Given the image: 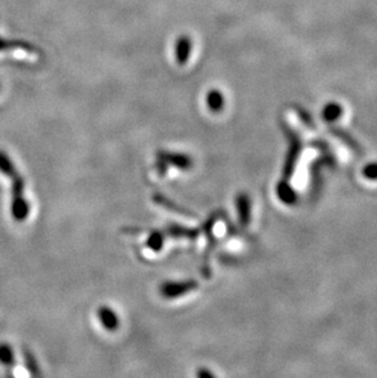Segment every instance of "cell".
<instances>
[{"instance_id": "cell-7", "label": "cell", "mask_w": 377, "mask_h": 378, "mask_svg": "<svg viewBox=\"0 0 377 378\" xmlns=\"http://www.w3.org/2000/svg\"><path fill=\"white\" fill-rule=\"evenodd\" d=\"M0 364L8 370L13 369L15 364H16L14 350L8 343H1L0 344Z\"/></svg>"}, {"instance_id": "cell-10", "label": "cell", "mask_w": 377, "mask_h": 378, "mask_svg": "<svg viewBox=\"0 0 377 378\" xmlns=\"http://www.w3.org/2000/svg\"><path fill=\"white\" fill-rule=\"evenodd\" d=\"M146 244H147L149 249L154 250V251L157 252V251L162 249V246L164 244L163 233L162 231H154V233H151Z\"/></svg>"}, {"instance_id": "cell-4", "label": "cell", "mask_w": 377, "mask_h": 378, "mask_svg": "<svg viewBox=\"0 0 377 378\" xmlns=\"http://www.w3.org/2000/svg\"><path fill=\"white\" fill-rule=\"evenodd\" d=\"M97 316L103 327L107 331H111V332L117 331V328L119 327V319H118L117 314L109 306H101L98 309Z\"/></svg>"}, {"instance_id": "cell-13", "label": "cell", "mask_w": 377, "mask_h": 378, "mask_svg": "<svg viewBox=\"0 0 377 378\" xmlns=\"http://www.w3.org/2000/svg\"><path fill=\"white\" fill-rule=\"evenodd\" d=\"M197 376L199 377H214V374L210 372L207 369H201L200 371H197Z\"/></svg>"}, {"instance_id": "cell-2", "label": "cell", "mask_w": 377, "mask_h": 378, "mask_svg": "<svg viewBox=\"0 0 377 378\" xmlns=\"http://www.w3.org/2000/svg\"><path fill=\"white\" fill-rule=\"evenodd\" d=\"M157 171L159 176H163L167 171L168 166H173L183 171L190 169L192 166V159L187 154L183 153L166 152V151H159L157 152Z\"/></svg>"}, {"instance_id": "cell-9", "label": "cell", "mask_w": 377, "mask_h": 378, "mask_svg": "<svg viewBox=\"0 0 377 378\" xmlns=\"http://www.w3.org/2000/svg\"><path fill=\"white\" fill-rule=\"evenodd\" d=\"M206 102H207V106L212 111H219L223 109L224 98L218 90H212V91L207 93Z\"/></svg>"}, {"instance_id": "cell-11", "label": "cell", "mask_w": 377, "mask_h": 378, "mask_svg": "<svg viewBox=\"0 0 377 378\" xmlns=\"http://www.w3.org/2000/svg\"><path fill=\"white\" fill-rule=\"evenodd\" d=\"M24 359L28 372L32 374V376H39L41 371H39V367H38L37 360L33 356L32 353L27 350V349H24Z\"/></svg>"}, {"instance_id": "cell-1", "label": "cell", "mask_w": 377, "mask_h": 378, "mask_svg": "<svg viewBox=\"0 0 377 378\" xmlns=\"http://www.w3.org/2000/svg\"><path fill=\"white\" fill-rule=\"evenodd\" d=\"M0 173L9 178L11 184V214L16 221H24L30 214V205L25 197V179L8 153L0 150Z\"/></svg>"}, {"instance_id": "cell-6", "label": "cell", "mask_w": 377, "mask_h": 378, "mask_svg": "<svg viewBox=\"0 0 377 378\" xmlns=\"http://www.w3.org/2000/svg\"><path fill=\"white\" fill-rule=\"evenodd\" d=\"M190 38L183 36L175 43V58H177L178 63L180 65L185 64L187 60H189V58H190Z\"/></svg>"}, {"instance_id": "cell-8", "label": "cell", "mask_w": 377, "mask_h": 378, "mask_svg": "<svg viewBox=\"0 0 377 378\" xmlns=\"http://www.w3.org/2000/svg\"><path fill=\"white\" fill-rule=\"evenodd\" d=\"M237 207L242 226H247L249 219H250V203H249V197L245 196V195H239L237 199Z\"/></svg>"}, {"instance_id": "cell-12", "label": "cell", "mask_w": 377, "mask_h": 378, "mask_svg": "<svg viewBox=\"0 0 377 378\" xmlns=\"http://www.w3.org/2000/svg\"><path fill=\"white\" fill-rule=\"evenodd\" d=\"M154 202L157 203V205H159V206H162V207L164 208H171V209H174L175 213H180V214H184V216H192L191 213L184 211L183 208L179 207V206H177V205H174L172 201H169V200L166 199V197L162 196V195H156V196L154 197Z\"/></svg>"}, {"instance_id": "cell-5", "label": "cell", "mask_w": 377, "mask_h": 378, "mask_svg": "<svg viewBox=\"0 0 377 378\" xmlns=\"http://www.w3.org/2000/svg\"><path fill=\"white\" fill-rule=\"evenodd\" d=\"M166 234H168L172 238H187V239L194 240L196 236L200 234L199 229H191V228H187V226H178V224H169L166 228Z\"/></svg>"}, {"instance_id": "cell-3", "label": "cell", "mask_w": 377, "mask_h": 378, "mask_svg": "<svg viewBox=\"0 0 377 378\" xmlns=\"http://www.w3.org/2000/svg\"><path fill=\"white\" fill-rule=\"evenodd\" d=\"M197 288L199 283L194 279L185 281H167L161 286V294L166 299H175L195 291Z\"/></svg>"}]
</instances>
